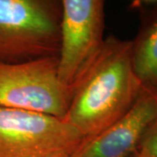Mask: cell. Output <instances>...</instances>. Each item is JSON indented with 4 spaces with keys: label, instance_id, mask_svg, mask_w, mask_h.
<instances>
[{
    "label": "cell",
    "instance_id": "1",
    "mask_svg": "<svg viewBox=\"0 0 157 157\" xmlns=\"http://www.w3.org/2000/svg\"><path fill=\"white\" fill-rule=\"evenodd\" d=\"M132 41L104 40L101 50L72 89L64 120L85 140L107 128L133 106L143 87L132 63Z\"/></svg>",
    "mask_w": 157,
    "mask_h": 157
},
{
    "label": "cell",
    "instance_id": "2",
    "mask_svg": "<svg viewBox=\"0 0 157 157\" xmlns=\"http://www.w3.org/2000/svg\"><path fill=\"white\" fill-rule=\"evenodd\" d=\"M60 4L0 0V63L58 56Z\"/></svg>",
    "mask_w": 157,
    "mask_h": 157
},
{
    "label": "cell",
    "instance_id": "3",
    "mask_svg": "<svg viewBox=\"0 0 157 157\" xmlns=\"http://www.w3.org/2000/svg\"><path fill=\"white\" fill-rule=\"evenodd\" d=\"M84 141L63 119L0 107V157H71Z\"/></svg>",
    "mask_w": 157,
    "mask_h": 157
},
{
    "label": "cell",
    "instance_id": "4",
    "mask_svg": "<svg viewBox=\"0 0 157 157\" xmlns=\"http://www.w3.org/2000/svg\"><path fill=\"white\" fill-rule=\"evenodd\" d=\"M72 92L60 81L58 56L0 63V107L63 119Z\"/></svg>",
    "mask_w": 157,
    "mask_h": 157
},
{
    "label": "cell",
    "instance_id": "5",
    "mask_svg": "<svg viewBox=\"0 0 157 157\" xmlns=\"http://www.w3.org/2000/svg\"><path fill=\"white\" fill-rule=\"evenodd\" d=\"M104 24V1H61L58 74L71 92L101 50Z\"/></svg>",
    "mask_w": 157,
    "mask_h": 157
},
{
    "label": "cell",
    "instance_id": "6",
    "mask_svg": "<svg viewBox=\"0 0 157 157\" xmlns=\"http://www.w3.org/2000/svg\"><path fill=\"white\" fill-rule=\"evenodd\" d=\"M157 116V89L143 86L133 106L116 121L86 140L71 157H134Z\"/></svg>",
    "mask_w": 157,
    "mask_h": 157
},
{
    "label": "cell",
    "instance_id": "7",
    "mask_svg": "<svg viewBox=\"0 0 157 157\" xmlns=\"http://www.w3.org/2000/svg\"><path fill=\"white\" fill-rule=\"evenodd\" d=\"M141 11V24L132 41V63L141 84L157 89V2Z\"/></svg>",
    "mask_w": 157,
    "mask_h": 157
},
{
    "label": "cell",
    "instance_id": "8",
    "mask_svg": "<svg viewBox=\"0 0 157 157\" xmlns=\"http://www.w3.org/2000/svg\"><path fill=\"white\" fill-rule=\"evenodd\" d=\"M134 157H157V116L147 129Z\"/></svg>",
    "mask_w": 157,
    "mask_h": 157
}]
</instances>
